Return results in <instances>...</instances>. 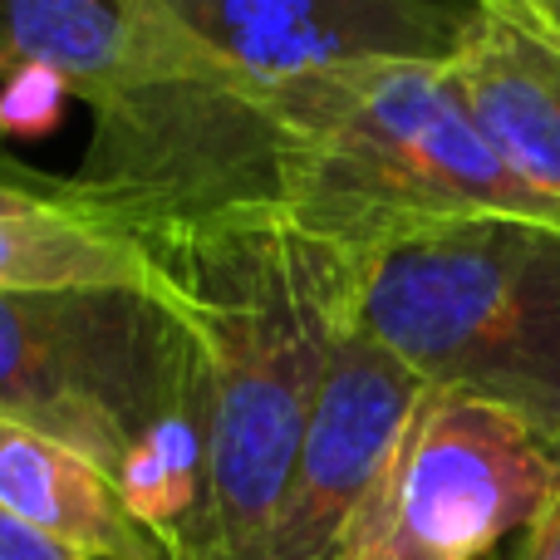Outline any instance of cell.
Wrapping results in <instances>:
<instances>
[{
  "instance_id": "obj_1",
  "label": "cell",
  "mask_w": 560,
  "mask_h": 560,
  "mask_svg": "<svg viewBox=\"0 0 560 560\" xmlns=\"http://www.w3.org/2000/svg\"><path fill=\"white\" fill-rule=\"evenodd\" d=\"M153 252L207 349L202 482L173 560H256L354 329L364 252L280 207L212 217Z\"/></svg>"
},
{
  "instance_id": "obj_2",
  "label": "cell",
  "mask_w": 560,
  "mask_h": 560,
  "mask_svg": "<svg viewBox=\"0 0 560 560\" xmlns=\"http://www.w3.org/2000/svg\"><path fill=\"white\" fill-rule=\"evenodd\" d=\"M0 418L104 467L173 560L207 423V349L183 290H0Z\"/></svg>"
},
{
  "instance_id": "obj_3",
  "label": "cell",
  "mask_w": 560,
  "mask_h": 560,
  "mask_svg": "<svg viewBox=\"0 0 560 560\" xmlns=\"http://www.w3.org/2000/svg\"><path fill=\"white\" fill-rule=\"evenodd\" d=\"M276 207L359 252L453 217L560 222L477 133L447 65H354L276 84Z\"/></svg>"
},
{
  "instance_id": "obj_4",
  "label": "cell",
  "mask_w": 560,
  "mask_h": 560,
  "mask_svg": "<svg viewBox=\"0 0 560 560\" xmlns=\"http://www.w3.org/2000/svg\"><path fill=\"white\" fill-rule=\"evenodd\" d=\"M359 329L438 394L560 438V222L453 217L364 252Z\"/></svg>"
},
{
  "instance_id": "obj_5",
  "label": "cell",
  "mask_w": 560,
  "mask_h": 560,
  "mask_svg": "<svg viewBox=\"0 0 560 560\" xmlns=\"http://www.w3.org/2000/svg\"><path fill=\"white\" fill-rule=\"evenodd\" d=\"M556 492V453L526 418L428 388L345 560H492Z\"/></svg>"
},
{
  "instance_id": "obj_6",
  "label": "cell",
  "mask_w": 560,
  "mask_h": 560,
  "mask_svg": "<svg viewBox=\"0 0 560 560\" xmlns=\"http://www.w3.org/2000/svg\"><path fill=\"white\" fill-rule=\"evenodd\" d=\"M423 398V378L408 374L354 319L256 560H345Z\"/></svg>"
},
{
  "instance_id": "obj_7",
  "label": "cell",
  "mask_w": 560,
  "mask_h": 560,
  "mask_svg": "<svg viewBox=\"0 0 560 560\" xmlns=\"http://www.w3.org/2000/svg\"><path fill=\"white\" fill-rule=\"evenodd\" d=\"M153 10L266 89L354 65H447L472 20V5L447 0H153Z\"/></svg>"
},
{
  "instance_id": "obj_8",
  "label": "cell",
  "mask_w": 560,
  "mask_h": 560,
  "mask_svg": "<svg viewBox=\"0 0 560 560\" xmlns=\"http://www.w3.org/2000/svg\"><path fill=\"white\" fill-rule=\"evenodd\" d=\"M0 290H158L177 280L143 236L124 232L74 192L0 158Z\"/></svg>"
},
{
  "instance_id": "obj_9",
  "label": "cell",
  "mask_w": 560,
  "mask_h": 560,
  "mask_svg": "<svg viewBox=\"0 0 560 560\" xmlns=\"http://www.w3.org/2000/svg\"><path fill=\"white\" fill-rule=\"evenodd\" d=\"M447 79L492 153L560 207V39L526 10L472 5Z\"/></svg>"
},
{
  "instance_id": "obj_10",
  "label": "cell",
  "mask_w": 560,
  "mask_h": 560,
  "mask_svg": "<svg viewBox=\"0 0 560 560\" xmlns=\"http://www.w3.org/2000/svg\"><path fill=\"white\" fill-rule=\"evenodd\" d=\"M153 0H0V79H45L94 114L143 65Z\"/></svg>"
},
{
  "instance_id": "obj_11",
  "label": "cell",
  "mask_w": 560,
  "mask_h": 560,
  "mask_svg": "<svg viewBox=\"0 0 560 560\" xmlns=\"http://www.w3.org/2000/svg\"><path fill=\"white\" fill-rule=\"evenodd\" d=\"M0 512L89 560H167L124 487L84 453L0 418Z\"/></svg>"
},
{
  "instance_id": "obj_12",
  "label": "cell",
  "mask_w": 560,
  "mask_h": 560,
  "mask_svg": "<svg viewBox=\"0 0 560 560\" xmlns=\"http://www.w3.org/2000/svg\"><path fill=\"white\" fill-rule=\"evenodd\" d=\"M0 560H89V556L55 541V536L35 532V526L20 522V516L0 512Z\"/></svg>"
},
{
  "instance_id": "obj_13",
  "label": "cell",
  "mask_w": 560,
  "mask_h": 560,
  "mask_svg": "<svg viewBox=\"0 0 560 560\" xmlns=\"http://www.w3.org/2000/svg\"><path fill=\"white\" fill-rule=\"evenodd\" d=\"M502 560H560V492H556V502L536 516L532 532H526Z\"/></svg>"
},
{
  "instance_id": "obj_14",
  "label": "cell",
  "mask_w": 560,
  "mask_h": 560,
  "mask_svg": "<svg viewBox=\"0 0 560 560\" xmlns=\"http://www.w3.org/2000/svg\"><path fill=\"white\" fill-rule=\"evenodd\" d=\"M522 10L546 30L551 39H560V0H522Z\"/></svg>"
},
{
  "instance_id": "obj_15",
  "label": "cell",
  "mask_w": 560,
  "mask_h": 560,
  "mask_svg": "<svg viewBox=\"0 0 560 560\" xmlns=\"http://www.w3.org/2000/svg\"><path fill=\"white\" fill-rule=\"evenodd\" d=\"M463 5H477V10H522V0H463Z\"/></svg>"
}]
</instances>
